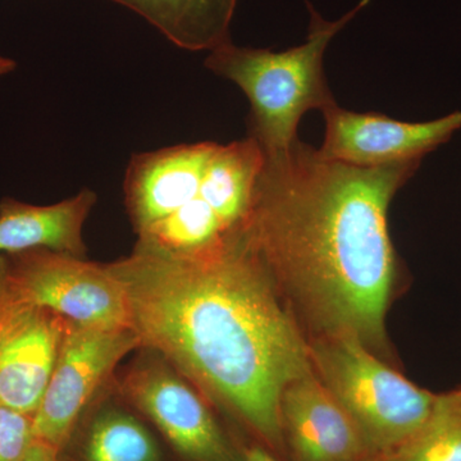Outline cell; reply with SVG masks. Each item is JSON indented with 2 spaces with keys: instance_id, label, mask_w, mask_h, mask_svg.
Segmentation results:
<instances>
[{
  "instance_id": "obj_1",
  "label": "cell",
  "mask_w": 461,
  "mask_h": 461,
  "mask_svg": "<svg viewBox=\"0 0 461 461\" xmlns=\"http://www.w3.org/2000/svg\"><path fill=\"white\" fill-rule=\"evenodd\" d=\"M420 166L348 165L300 140L266 153L242 239L308 339L346 336L390 359L399 259L388 209Z\"/></svg>"
},
{
  "instance_id": "obj_2",
  "label": "cell",
  "mask_w": 461,
  "mask_h": 461,
  "mask_svg": "<svg viewBox=\"0 0 461 461\" xmlns=\"http://www.w3.org/2000/svg\"><path fill=\"white\" fill-rule=\"evenodd\" d=\"M108 267L141 348L189 379L240 437L288 461L281 399L313 369L309 341L242 236L203 256L133 250Z\"/></svg>"
},
{
  "instance_id": "obj_3",
  "label": "cell",
  "mask_w": 461,
  "mask_h": 461,
  "mask_svg": "<svg viewBox=\"0 0 461 461\" xmlns=\"http://www.w3.org/2000/svg\"><path fill=\"white\" fill-rule=\"evenodd\" d=\"M369 0H363L338 21H326L309 5L311 25L304 44L284 51L238 47L232 41L209 51L205 67L238 85L250 102L249 135L264 153L286 151L297 140L306 112L338 104L323 71L330 41Z\"/></svg>"
},
{
  "instance_id": "obj_4",
  "label": "cell",
  "mask_w": 461,
  "mask_h": 461,
  "mask_svg": "<svg viewBox=\"0 0 461 461\" xmlns=\"http://www.w3.org/2000/svg\"><path fill=\"white\" fill-rule=\"evenodd\" d=\"M315 375L350 415L373 453L395 455L429 424L439 395L412 384L346 336L309 339Z\"/></svg>"
},
{
  "instance_id": "obj_5",
  "label": "cell",
  "mask_w": 461,
  "mask_h": 461,
  "mask_svg": "<svg viewBox=\"0 0 461 461\" xmlns=\"http://www.w3.org/2000/svg\"><path fill=\"white\" fill-rule=\"evenodd\" d=\"M142 353L114 386L162 438L173 461H244L232 430L218 420L214 406L156 351Z\"/></svg>"
},
{
  "instance_id": "obj_6",
  "label": "cell",
  "mask_w": 461,
  "mask_h": 461,
  "mask_svg": "<svg viewBox=\"0 0 461 461\" xmlns=\"http://www.w3.org/2000/svg\"><path fill=\"white\" fill-rule=\"evenodd\" d=\"M5 258L9 287L17 300L90 329H132L126 293L108 264L48 249Z\"/></svg>"
},
{
  "instance_id": "obj_7",
  "label": "cell",
  "mask_w": 461,
  "mask_h": 461,
  "mask_svg": "<svg viewBox=\"0 0 461 461\" xmlns=\"http://www.w3.org/2000/svg\"><path fill=\"white\" fill-rule=\"evenodd\" d=\"M140 348L133 329H90L68 321L50 384L33 415L36 441L59 450L118 364Z\"/></svg>"
},
{
  "instance_id": "obj_8",
  "label": "cell",
  "mask_w": 461,
  "mask_h": 461,
  "mask_svg": "<svg viewBox=\"0 0 461 461\" xmlns=\"http://www.w3.org/2000/svg\"><path fill=\"white\" fill-rule=\"evenodd\" d=\"M326 135L321 156L357 167L421 162L461 129V111L427 122H405L333 105L321 112Z\"/></svg>"
},
{
  "instance_id": "obj_9",
  "label": "cell",
  "mask_w": 461,
  "mask_h": 461,
  "mask_svg": "<svg viewBox=\"0 0 461 461\" xmlns=\"http://www.w3.org/2000/svg\"><path fill=\"white\" fill-rule=\"evenodd\" d=\"M215 144L193 142L133 154L123 191L136 236L187 206L208 205L218 215L206 185Z\"/></svg>"
},
{
  "instance_id": "obj_10",
  "label": "cell",
  "mask_w": 461,
  "mask_h": 461,
  "mask_svg": "<svg viewBox=\"0 0 461 461\" xmlns=\"http://www.w3.org/2000/svg\"><path fill=\"white\" fill-rule=\"evenodd\" d=\"M68 321L12 294L0 315V406L33 415L50 384Z\"/></svg>"
},
{
  "instance_id": "obj_11",
  "label": "cell",
  "mask_w": 461,
  "mask_h": 461,
  "mask_svg": "<svg viewBox=\"0 0 461 461\" xmlns=\"http://www.w3.org/2000/svg\"><path fill=\"white\" fill-rule=\"evenodd\" d=\"M280 415L288 461H362L375 455L314 369L288 384Z\"/></svg>"
},
{
  "instance_id": "obj_12",
  "label": "cell",
  "mask_w": 461,
  "mask_h": 461,
  "mask_svg": "<svg viewBox=\"0 0 461 461\" xmlns=\"http://www.w3.org/2000/svg\"><path fill=\"white\" fill-rule=\"evenodd\" d=\"M114 384V382H113ZM59 461H173L150 423L117 393H100L85 409Z\"/></svg>"
},
{
  "instance_id": "obj_13",
  "label": "cell",
  "mask_w": 461,
  "mask_h": 461,
  "mask_svg": "<svg viewBox=\"0 0 461 461\" xmlns=\"http://www.w3.org/2000/svg\"><path fill=\"white\" fill-rule=\"evenodd\" d=\"M98 196L83 189L72 198L51 205H33L20 200H0V254L48 249L86 258L84 227Z\"/></svg>"
},
{
  "instance_id": "obj_14",
  "label": "cell",
  "mask_w": 461,
  "mask_h": 461,
  "mask_svg": "<svg viewBox=\"0 0 461 461\" xmlns=\"http://www.w3.org/2000/svg\"><path fill=\"white\" fill-rule=\"evenodd\" d=\"M148 21L172 44L212 51L230 41L238 0H111Z\"/></svg>"
},
{
  "instance_id": "obj_15",
  "label": "cell",
  "mask_w": 461,
  "mask_h": 461,
  "mask_svg": "<svg viewBox=\"0 0 461 461\" xmlns=\"http://www.w3.org/2000/svg\"><path fill=\"white\" fill-rule=\"evenodd\" d=\"M391 461H461V400L439 395L429 424Z\"/></svg>"
},
{
  "instance_id": "obj_16",
  "label": "cell",
  "mask_w": 461,
  "mask_h": 461,
  "mask_svg": "<svg viewBox=\"0 0 461 461\" xmlns=\"http://www.w3.org/2000/svg\"><path fill=\"white\" fill-rule=\"evenodd\" d=\"M36 441L33 417L0 406V461H23Z\"/></svg>"
},
{
  "instance_id": "obj_17",
  "label": "cell",
  "mask_w": 461,
  "mask_h": 461,
  "mask_svg": "<svg viewBox=\"0 0 461 461\" xmlns=\"http://www.w3.org/2000/svg\"><path fill=\"white\" fill-rule=\"evenodd\" d=\"M240 445H241L242 457L244 461H282L280 457L276 456L272 451L258 444L253 439L241 438L238 437Z\"/></svg>"
},
{
  "instance_id": "obj_18",
  "label": "cell",
  "mask_w": 461,
  "mask_h": 461,
  "mask_svg": "<svg viewBox=\"0 0 461 461\" xmlns=\"http://www.w3.org/2000/svg\"><path fill=\"white\" fill-rule=\"evenodd\" d=\"M23 461H59V456L53 446L35 441Z\"/></svg>"
},
{
  "instance_id": "obj_19",
  "label": "cell",
  "mask_w": 461,
  "mask_h": 461,
  "mask_svg": "<svg viewBox=\"0 0 461 461\" xmlns=\"http://www.w3.org/2000/svg\"><path fill=\"white\" fill-rule=\"evenodd\" d=\"M12 299V291L9 287L7 258L5 254H0V315L7 308Z\"/></svg>"
},
{
  "instance_id": "obj_20",
  "label": "cell",
  "mask_w": 461,
  "mask_h": 461,
  "mask_svg": "<svg viewBox=\"0 0 461 461\" xmlns=\"http://www.w3.org/2000/svg\"><path fill=\"white\" fill-rule=\"evenodd\" d=\"M17 63L14 62V59H12V58L3 56L2 53H0V77H3V76L11 74V72L14 71V68H16Z\"/></svg>"
},
{
  "instance_id": "obj_21",
  "label": "cell",
  "mask_w": 461,
  "mask_h": 461,
  "mask_svg": "<svg viewBox=\"0 0 461 461\" xmlns=\"http://www.w3.org/2000/svg\"><path fill=\"white\" fill-rule=\"evenodd\" d=\"M391 459H393V455L375 454L372 455V456L368 457V459L362 461H391Z\"/></svg>"
},
{
  "instance_id": "obj_22",
  "label": "cell",
  "mask_w": 461,
  "mask_h": 461,
  "mask_svg": "<svg viewBox=\"0 0 461 461\" xmlns=\"http://www.w3.org/2000/svg\"><path fill=\"white\" fill-rule=\"evenodd\" d=\"M453 395L461 400V390L454 391Z\"/></svg>"
}]
</instances>
